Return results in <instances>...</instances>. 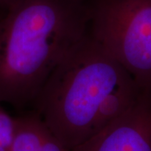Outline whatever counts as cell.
<instances>
[{
  "label": "cell",
  "instance_id": "1",
  "mask_svg": "<svg viewBox=\"0 0 151 151\" xmlns=\"http://www.w3.org/2000/svg\"><path fill=\"white\" fill-rule=\"evenodd\" d=\"M144 94L87 30L51 72L32 104L70 151L128 112Z\"/></svg>",
  "mask_w": 151,
  "mask_h": 151
},
{
  "label": "cell",
  "instance_id": "5",
  "mask_svg": "<svg viewBox=\"0 0 151 151\" xmlns=\"http://www.w3.org/2000/svg\"><path fill=\"white\" fill-rule=\"evenodd\" d=\"M10 151H67L37 113L14 118Z\"/></svg>",
  "mask_w": 151,
  "mask_h": 151
},
{
  "label": "cell",
  "instance_id": "3",
  "mask_svg": "<svg viewBox=\"0 0 151 151\" xmlns=\"http://www.w3.org/2000/svg\"><path fill=\"white\" fill-rule=\"evenodd\" d=\"M88 32L151 93V0H87Z\"/></svg>",
  "mask_w": 151,
  "mask_h": 151
},
{
  "label": "cell",
  "instance_id": "7",
  "mask_svg": "<svg viewBox=\"0 0 151 151\" xmlns=\"http://www.w3.org/2000/svg\"><path fill=\"white\" fill-rule=\"evenodd\" d=\"M14 1L15 0H0V9H2L3 12H5L10 8Z\"/></svg>",
  "mask_w": 151,
  "mask_h": 151
},
{
  "label": "cell",
  "instance_id": "2",
  "mask_svg": "<svg viewBox=\"0 0 151 151\" xmlns=\"http://www.w3.org/2000/svg\"><path fill=\"white\" fill-rule=\"evenodd\" d=\"M87 29V0H15L0 15V103H32Z\"/></svg>",
  "mask_w": 151,
  "mask_h": 151
},
{
  "label": "cell",
  "instance_id": "6",
  "mask_svg": "<svg viewBox=\"0 0 151 151\" xmlns=\"http://www.w3.org/2000/svg\"><path fill=\"white\" fill-rule=\"evenodd\" d=\"M14 131V118L0 106V151H10Z\"/></svg>",
  "mask_w": 151,
  "mask_h": 151
},
{
  "label": "cell",
  "instance_id": "4",
  "mask_svg": "<svg viewBox=\"0 0 151 151\" xmlns=\"http://www.w3.org/2000/svg\"><path fill=\"white\" fill-rule=\"evenodd\" d=\"M70 151H151V93Z\"/></svg>",
  "mask_w": 151,
  "mask_h": 151
}]
</instances>
